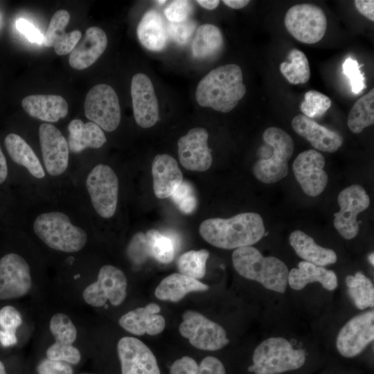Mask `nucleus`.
Masks as SVG:
<instances>
[{
  "instance_id": "obj_1",
  "label": "nucleus",
  "mask_w": 374,
  "mask_h": 374,
  "mask_svg": "<svg viewBox=\"0 0 374 374\" xmlns=\"http://www.w3.org/2000/svg\"><path fill=\"white\" fill-rule=\"evenodd\" d=\"M199 231L214 247L235 249L259 242L265 234V227L258 213L247 212L226 219L205 220L200 224Z\"/></svg>"
},
{
  "instance_id": "obj_2",
  "label": "nucleus",
  "mask_w": 374,
  "mask_h": 374,
  "mask_svg": "<svg viewBox=\"0 0 374 374\" xmlns=\"http://www.w3.org/2000/svg\"><path fill=\"white\" fill-rule=\"evenodd\" d=\"M245 93L241 68L229 64L206 75L197 86L195 97L200 106L227 113L237 106Z\"/></svg>"
},
{
  "instance_id": "obj_3",
  "label": "nucleus",
  "mask_w": 374,
  "mask_h": 374,
  "mask_svg": "<svg viewBox=\"0 0 374 374\" xmlns=\"http://www.w3.org/2000/svg\"><path fill=\"white\" fill-rule=\"evenodd\" d=\"M232 262L241 276L258 282L267 290L285 293L288 284L289 270L279 258L265 257L256 247L247 246L233 251Z\"/></svg>"
},
{
  "instance_id": "obj_4",
  "label": "nucleus",
  "mask_w": 374,
  "mask_h": 374,
  "mask_svg": "<svg viewBox=\"0 0 374 374\" xmlns=\"http://www.w3.org/2000/svg\"><path fill=\"white\" fill-rule=\"evenodd\" d=\"M33 231L48 247L66 253L80 251L87 240L85 231L73 224L68 215L60 211L39 215L34 221Z\"/></svg>"
},
{
  "instance_id": "obj_5",
  "label": "nucleus",
  "mask_w": 374,
  "mask_h": 374,
  "mask_svg": "<svg viewBox=\"0 0 374 374\" xmlns=\"http://www.w3.org/2000/svg\"><path fill=\"white\" fill-rule=\"evenodd\" d=\"M253 364L248 370L255 374H280L300 368L306 359L303 349H296L286 339L269 337L256 346Z\"/></svg>"
},
{
  "instance_id": "obj_6",
  "label": "nucleus",
  "mask_w": 374,
  "mask_h": 374,
  "mask_svg": "<svg viewBox=\"0 0 374 374\" xmlns=\"http://www.w3.org/2000/svg\"><path fill=\"white\" fill-rule=\"evenodd\" d=\"M262 138L272 148V155L258 160L253 166V172L256 178L262 183H276L288 174V161L294 150V141L288 133L276 127L266 129Z\"/></svg>"
},
{
  "instance_id": "obj_7",
  "label": "nucleus",
  "mask_w": 374,
  "mask_h": 374,
  "mask_svg": "<svg viewBox=\"0 0 374 374\" xmlns=\"http://www.w3.org/2000/svg\"><path fill=\"white\" fill-rule=\"evenodd\" d=\"M284 23L288 33L305 44L319 42L327 29V19L323 10L312 3L292 6L285 15Z\"/></svg>"
},
{
  "instance_id": "obj_8",
  "label": "nucleus",
  "mask_w": 374,
  "mask_h": 374,
  "mask_svg": "<svg viewBox=\"0 0 374 374\" xmlns=\"http://www.w3.org/2000/svg\"><path fill=\"white\" fill-rule=\"evenodd\" d=\"M179 330L192 346L204 350H217L226 346L229 339L224 328L193 310H186Z\"/></svg>"
},
{
  "instance_id": "obj_9",
  "label": "nucleus",
  "mask_w": 374,
  "mask_h": 374,
  "mask_svg": "<svg viewBox=\"0 0 374 374\" xmlns=\"http://www.w3.org/2000/svg\"><path fill=\"white\" fill-rule=\"evenodd\" d=\"M86 187L91 204L103 218L112 217L116 211L118 197V179L112 168L96 165L89 173Z\"/></svg>"
},
{
  "instance_id": "obj_10",
  "label": "nucleus",
  "mask_w": 374,
  "mask_h": 374,
  "mask_svg": "<svg viewBox=\"0 0 374 374\" xmlns=\"http://www.w3.org/2000/svg\"><path fill=\"white\" fill-rule=\"evenodd\" d=\"M86 117L107 132L115 130L121 122L118 96L109 85L99 84L87 93L84 101Z\"/></svg>"
},
{
  "instance_id": "obj_11",
  "label": "nucleus",
  "mask_w": 374,
  "mask_h": 374,
  "mask_svg": "<svg viewBox=\"0 0 374 374\" xmlns=\"http://www.w3.org/2000/svg\"><path fill=\"white\" fill-rule=\"evenodd\" d=\"M127 280L125 274L113 265H103L97 280L83 291L84 301L93 307H102L107 301L114 306L121 305L127 296Z\"/></svg>"
},
{
  "instance_id": "obj_12",
  "label": "nucleus",
  "mask_w": 374,
  "mask_h": 374,
  "mask_svg": "<svg viewBox=\"0 0 374 374\" xmlns=\"http://www.w3.org/2000/svg\"><path fill=\"white\" fill-rule=\"evenodd\" d=\"M337 201L340 210L334 215L335 228L344 239L351 240L359 233L357 217L369 206V196L362 186L355 184L342 190Z\"/></svg>"
},
{
  "instance_id": "obj_13",
  "label": "nucleus",
  "mask_w": 374,
  "mask_h": 374,
  "mask_svg": "<svg viewBox=\"0 0 374 374\" xmlns=\"http://www.w3.org/2000/svg\"><path fill=\"white\" fill-rule=\"evenodd\" d=\"M374 339V311L359 314L347 321L336 339L338 352L345 357L359 355Z\"/></svg>"
},
{
  "instance_id": "obj_14",
  "label": "nucleus",
  "mask_w": 374,
  "mask_h": 374,
  "mask_svg": "<svg viewBox=\"0 0 374 374\" xmlns=\"http://www.w3.org/2000/svg\"><path fill=\"white\" fill-rule=\"evenodd\" d=\"M31 285L30 267L23 257L10 253L0 259V299L22 297Z\"/></svg>"
},
{
  "instance_id": "obj_15",
  "label": "nucleus",
  "mask_w": 374,
  "mask_h": 374,
  "mask_svg": "<svg viewBox=\"0 0 374 374\" xmlns=\"http://www.w3.org/2000/svg\"><path fill=\"white\" fill-rule=\"evenodd\" d=\"M325 164L323 155L312 149L301 152L294 159L293 172L307 195L317 197L326 188L328 177L323 170Z\"/></svg>"
},
{
  "instance_id": "obj_16",
  "label": "nucleus",
  "mask_w": 374,
  "mask_h": 374,
  "mask_svg": "<svg viewBox=\"0 0 374 374\" xmlns=\"http://www.w3.org/2000/svg\"><path fill=\"white\" fill-rule=\"evenodd\" d=\"M117 351L121 374H161L154 353L139 339L122 337L118 342Z\"/></svg>"
},
{
  "instance_id": "obj_17",
  "label": "nucleus",
  "mask_w": 374,
  "mask_h": 374,
  "mask_svg": "<svg viewBox=\"0 0 374 374\" xmlns=\"http://www.w3.org/2000/svg\"><path fill=\"white\" fill-rule=\"evenodd\" d=\"M39 138L43 161L48 173L58 176L68 167L69 149L68 142L60 130L49 123L39 128Z\"/></svg>"
},
{
  "instance_id": "obj_18",
  "label": "nucleus",
  "mask_w": 374,
  "mask_h": 374,
  "mask_svg": "<svg viewBox=\"0 0 374 374\" xmlns=\"http://www.w3.org/2000/svg\"><path fill=\"white\" fill-rule=\"evenodd\" d=\"M208 134L206 129L195 127L178 141V157L182 166L189 170L206 171L213 162L208 146Z\"/></svg>"
},
{
  "instance_id": "obj_19",
  "label": "nucleus",
  "mask_w": 374,
  "mask_h": 374,
  "mask_svg": "<svg viewBox=\"0 0 374 374\" xmlns=\"http://www.w3.org/2000/svg\"><path fill=\"white\" fill-rule=\"evenodd\" d=\"M134 116L141 127L149 128L159 117V103L150 79L143 73L135 74L131 82Z\"/></svg>"
},
{
  "instance_id": "obj_20",
  "label": "nucleus",
  "mask_w": 374,
  "mask_h": 374,
  "mask_svg": "<svg viewBox=\"0 0 374 374\" xmlns=\"http://www.w3.org/2000/svg\"><path fill=\"white\" fill-rule=\"evenodd\" d=\"M292 129L305 139L317 150L332 153L342 145V136L328 128L318 124L303 114H298L292 121Z\"/></svg>"
},
{
  "instance_id": "obj_21",
  "label": "nucleus",
  "mask_w": 374,
  "mask_h": 374,
  "mask_svg": "<svg viewBox=\"0 0 374 374\" xmlns=\"http://www.w3.org/2000/svg\"><path fill=\"white\" fill-rule=\"evenodd\" d=\"M160 307L154 303L138 308L123 314L118 320L121 328L135 335H157L165 328L164 317L159 314Z\"/></svg>"
},
{
  "instance_id": "obj_22",
  "label": "nucleus",
  "mask_w": 374,
  "mask_h": 374,
  "mask_svg": "<svg viewBox=\"0 0 374 374\" xmlns=\"http://www.w3.org/2000/svg\"><path fill=\"white\" fill-rule=\"evenodd\" d=\"M107 46V37L105 31L97 26L90 27L70 53L69 64L77 70L85 69L100 57Z\"/></svg>"
},
{
  "instance_id": "obj_23",
  "label": "nucleus",
  "mask_w": 374,
  "mask_h": 374,
  "mask_svg": "<svg viewBox=\"0 0 374 374\" xmlns=\"http://www.w3.org/2000/svg\"><path fill=\"white\" fill-rule=\"evenodd\" d=\"M153 190L159 199L170 197L183 181V175L176 160L168 154L155 156L152 163Z\"/></svg>"
},
{
  "instance_id": "obj_24",
  "label": "nucleus",
  "mask_w": 374,
  "mask_h": 374,
  "mask_svg": "<svg viewBox=\"0 0 374 374\" xmlns=\"http://www.w3.org/2000/svg\"><path fill=\"white\" fill-rule=\"evenodd\" d=\"M69 21V12L66 10H58L51 17L44 36V45L47 47L53 46L55 52L59 55L70 53L82 37L78 30L65 32Z\"/></svg>"
},
{
  "instance_id": "obj_25",
  "label": "nucleus",
  "mask_w": 374,
  "mask_h": 374,
  "mask_svg": "<svg viewBox=\"0 0 374 374\" xmlns=\"http://www.w3.org/2000/svg\"><path fill=\"white\" fill-rule=\"evenodd\" d=\"M21 105L29 116L51 123L65 118L69 110L66 100L58 95L28 96L22 100Z\"/></svg>"
},
{
  "instance_id": "obj_26",
  "label": "nucleus",
  "mask_w": 374,
  "mask_h": 374,
  "mask_svg": "<svg viewBox=\"0 0 374 374\" xmlns=\"http://www.w3.org/2000/svg\"><path fill=\"white\" fill-rule=\"evenodd\" d=\"M316 282L329 291L335 290L338 286L336 274L324 267L301 261L298 264V268L289 271L288 284L294 290H301L308 284Z\"/></svg>"
},
{
  "instance_id": "obj_27",
  "label": "nucleus",
  "mask_w": 374,
  "mask_h": 374,
  "mask_svg": "<svg viewBox=\"0 0 374 374\" xmlns=\"http://www.w3.org/2000/svg\"><path fill=\"white\" fill-rule=\"evenodd\" d=\"M136 33L141 44L150 51H162L168 42L167 27L161 14L155 10H150L144 14Z\"/></svg>"
},
{
  "instance_id": "obj_28",
  "label": "nucleus",
  "mask_w": 374,
  "mask_h": 374,
  "mask_svg": "<svg viewBox=\"0 0 374 374\" xmlns=\"http://www.w3.org/2000/svg\"><path fill=\"white\" fill-rule=\"evenodd\" d=\"M289 242L296 253L304 261L317 266L325 267L337 260L335 251L318 245L314 239L300 230L291 233Z\"/></svg>"
},
{
  "instance_id": "obj_29",
  "label": "nucleus",
  "mask_w": 374,
  "mask_h": 374,
  "mask_svg": "<svg viewBox=\"0 0 374 374\" xmlns=\"http://www.w3.org/2000/svg\"><path fill=\"white\" fill-rule=\"evenodd\" d=\"M69 149L79 153L86 148H100L107 141L103 130L92 122L84 123L81 120H72L69 125Z\"/></svg>"
},
{
  "instance_id": "obj_30",
  "label": "nucleus",
  "mask_w": 374,
  "mask_h": 374,
  "mask_svg": "<svg viewBox=\"0 0 374 374\" xmlns=\"http://www.w3.org/2000/svg\"><path fill=\"white\" fill-rule=\"evenodd\" d=\"M209 287L197 279L179 273L164 278L157 287L154 294L162 301L178 302L193 292H204Z\"/></svg>"
},
{
  "instance_id": "obj_31",
  "label": "nucleus",
  "mask_w": 374,
  "mask_h": 374,
  "mask_svg": "<svg viewBox=\"0 0 374 374\" xmlns=\"http://www.w3.org/2000/svg\"><path fill=\"white\" fill-rule=\"evenodd\" d=\"M5 147L13 161L26 168L34 177L42 179L45 172L32 148L19 135L8 134L4 140Z\"/></svg>"
},
{
  "instance_id": "obj_32",
  "label": "nucleus",
  "mask_w": 374,
  "mask_h": 374,
  "mask_svg": "<svg viewBox=\"0 0 374 374\" xmlns=\"http://www.w3.org/2000/svg\"><path fill=\"white\" fill-rule=\"evenodd\" d=\"M223 44V36L218 27L211 24L201 25L192 43V55L199 60L214 57L222 51Z\"/></svg>"
},
{
  "instance_id": "obj_33",
  "label": "nucleus",
  "mask_w": 374,
  "mask_h": 374,
  "mask_svg": "<svg viewBox=\"0 0 374 374\" xmlns=\"http://www.w3.org/2000/svg\"><path fill=\"white\" fill-rule=\"evenodd\" d=\"M374 123V89L359 98L348 114L347 125L350 130L359 134Z\"/></svg>"
},
{
  "instance_id": "obj_34",
  "label": "nucleus",
  "mask_w": 374,
  "mask_h": 374,
  "mask_svg": "<svg viewBox=\"0 0 374 374\" xmlns=\"http://www.w3.org/2000/svg\"><path fill=\"white\" fill-rule=\"evenodd\" d=\"M346 285L350 298L358 309L373 308L374 287L370 278L357 271L355 275L346 276Z\"/></svg>"
},
{
  "instance_id": "obj_35",
  "label": "nucleus",
  "mask_w": 374,
  "mask_h": 374,
  "mask_svg": "<svg viewBox=\"0 0 374 374\" xmlns=\"http://www.w3.org/2000/svg\"><path fill=\"white\" fill-rule=\"evenodd\" d=\"M170 374H226L220 359L213 356L204 358L199 364L192 357L184 356L172 364Z\"/></svg>"
},
{
  "instance_id": "obj_36",
  "label": "nucleus",
  "mask_w": 374,
  "mask_h": 374,
  "mask_svg": "<svg viewBox=\"0 0 374 374\" xmlns=\"http://www.w3.org/2000/svg\"><path fill=\"white\" fill-rule=\"evenodd\" d=\"M287 58L290 62L280 64V71L287 80L293 84L306 83L310 78L308 60L304 53L297 48L289 51Z\"/></svg>"
},
{
  "instance_id": "obj_37",
  "label": "nucleus",
  "mask_w": 374,
  "mask_h": 374,
  "mask_svg": "<svg viewBox=\"0 0 374 374\" xmlns=\"http://www.w3.org/2000/svg\"><path fill=\"white\" fill-rule=\"evenodd\" d=\"M145 236L150 256L161 263L167 264L172 261L176 246L172 238L156 229L148 231Z\"/></svg>"
},
{
  "instance_id": "obj_38",
  "label": "nucleus",
  "mask_w": 374,
  "mask_h": 374,
  "mask_svg": "<svg viewBox=\"0 0 374 374\" xmlns=\"http://www.w3.org/2000/svg\"><path fill=\"white\" fill-rule=\"evenodd\" d=\"M209 256L206 249L190 250L181 254L177 261L179 274L194 278H202L206 274V263Z\"/></svg>"
},
{
  "instance_id": "obj_39",
  "label": "nucleus",
  "mask_w": 374,
  "mask_h": 374,
  "mask_svg": "<svg viewBox=\"0 0 374 374\" xmlns=\"http://www.w3.org/2000/svg\"><path fill=\"white\" fill-rule=\"evenodd\" d=\"M19 312L13 306L6 305L0 310V343L4 347L17 343L16 330L21 325Z\"/></svg>"
},
{
  "instance_id": "obj_40",
  "label": "nucleus",
  "mask_w": 374,
  "mask_h": 374,
  "mask_svg": "<svg viewBox=\"0 0 374 374\" xmlns=\"http://www.w3.org/2000/svg\"><path fill=\"white\" fill-rule=\"evenodd\" d=\"M50 330L59 344H73L77 337V330L71 319L66 314L57 313L50 321Z\"/></svg>"
},
{
  "instance_id": "obj_41",
  "label": "nucleus",
  "mask_w": 374,
  "mask_h": 374,
  "mask_svg": "<svg viewBox=\"0 0 374 374\" xmlns=\"http://www.w3.org/2000/svg\"><path fill=\"white\" fill-rule=\"evenodd\" d=\"M331 104V100L327 96L316 90H310L305 93L300 109L304 116L312 119L322 116Z\"/></svg>"
},
{
  "instance_id": "obj_42",
  "label": "nucleus",
  "mask_w": 374,
  "mask_h": 374,
  "mask_svg": "<svg viewBox=\"0 0 374 374\" xmlns=\"http://www.w3.org/2000/svg\"><path fill=\"white\" fill-rule=\"evenodd\" d=\"M170 197L178 209L184 214H190L197 208V195L193 186L188 181H183Z\"/></svg>"
},
{
  "instance_id": "obj_43",
  "label": "nucleus",
  "mask_w": 374,
  "mask_h": 374,
  "mask_svg": "<svg viewBox=\"0 0 374 374\" xmlns=\"http://www.w3.org/2000/svg\"><path fill=\"white\" fill-rule=\"evenodd\" d=\"M46 357L51 360L76 364L80 361L81 354L73 344L55 342L47 348Z\"/></svg>"
},
{
  "instance_id": "obj_44",
  "label": "nucleus",
  "mask_w": 374,
  "mask_h": 374,
  "mask_svg": "<svg viewBox=\"0 0 374 374\" xmlns=\"http://www.w3.org/2000/svg\"><path fill=\"white\" fill-rule=\"evenodd\" d=\"M343 73L350 80L352 92L358 94L366 88V79L355 59L347 57L342 64Z\"/></svg>"
},
{
  "instance_id": "obj_45",
  "label": "nucleus",
  "mask_w": 374,
  "mask_h": 374,
  "mask_svg": "<svg viewBox=\"0 0 374 374\" xmlns=\"http://www.w3.org/2000/svg\"><path fill=\"white\" fill-rule=\"evenodd\" d=\"M196 22L188 19L181 22H170L167 26L168 36L179 45L187 44L190 39L195 29Z\"/></svg>"
},
{
  "instance_id": "obj_46",
  "label": "nucleus",
  "mask_w": 374,
  "mask_h": 374,
  "mask_svg": "<svg viewBox=\"0 0 374 374\" xmlns=\"http://www.w3.org/2000/svg\"><path fill=\"white\" fill-rule=\"evenodd\" d=\"M193 10V6L191 1L176 0L166 8L164 14L170 22H181L189 19Z\"/></svg>"
},
{
  "instance_id": "obj_47",
  "label": "nucleus",
  "mask_w": 374,
  "mask_h": 374,
  "mask_svg": "<svg viewBox=\"0 0 374 374\" xmlns=\"http://www.w3.org/2000/svg\"><path fill=\"white\" fill-rule=\"evenodd\" d=\"M130 259L136 264L143 263L149 255L145 234L137 233L134 235L127 247Z\"/></svg>"
},
{
  "instance_id": "obj_48",
  "label": "nucleus",
  "mask_w": 374,
  "mask_h": 374,
  "mask_svg": "<svg viewBox=\"0 0 374 374\" xmlns=\"http://www.w3.org/2000/svg\"><path fill=\"white\" fill-rule=\"evenodd\" d=\"M39 374H73L72 367L67 363L46 359L37 366Z\"/></svg>"
},
{
  "instance_id": "obj_49",
  "label": "nucleus",
  "mask_w": 374,
  "mask_h": 374,
  "mask_svg": "<svg viewBox=\"0 0 374 374\" xmlns=\"http://www.w3.org/2000/svg\"><path fill=\"white\" fill-rule=\"evenodd\" d=\"M16 28L21 34L33 43L41 44L44 41V35L33 24L25 19L20 18L16 21Z\"/></svg>"
},
{
  "instance_id": "obj_50",
  "label": "nucleus",
  "mask_w": 374,
  "mask_h": 374,
  "mask_svg": "<svg viewBox=\"0 0 374 374\" xmlns=\"http://www.w3.org/2000/svg\"><path fill=\"white\" fill-rule=\"evenodd\" d=\"M355 5L357 10L369 20L374 21V1L373 0H355Z\"/></svg>"
},
{
  "instance_id": "obj_51",
  "label": "nucleus",
  "mask_w": 374,
  "mask_h": 374,
  "mask_svg": "<svg viewBox=\"0 0 374 374\" xmlns=\"http://www.w3.org/2000/svg\"><path fill=\"white\" fill-rule=\"evenodd\" d=\"M8 176L6 159L0 146V184L4 182Z\"/></svg>"
},
{
  "instance_id": "obj_52",
  "label": "nucleus",
  "mask_w": 374,
  "mask_h": 374,
  "mask_svg": "<svg viewBox=\"0 0 374 374\" xmlns=\"http://www.w3.org/2000/svg\"><path fill=\"white\" fill-rule=\"evenodd\" d=\"M222 2L233 9H240L248 5L249 0H224Z\"/></svg>"
},
{
  "instance_id": "obj_53",
  "label": "nucleus",
  "mask_w": 374,
  "mask_h": 374,
  "mask_svg": "<svg viewBox=\"0 0 374 374\" xmlns=\"http://www.w3.org/2000/svg\"><path fill=\"white\" fill-rule=\"evenodd\" d=\"M197 2L207 10H213L216 8L220 3V1L218 0H198Z\"/></svg>"
},
{
  "instance_id": "obj_54",
  "label": "nucleus",
  "mask_w": 374,
  "mask_h": 374,
  "mask_svg": "<svg viewBox=\"0 0 374 374\" xmlns=\"http://www.w3.org/2000/svg\"><path fill=\"white\" fill-rule=\"evenodd\" d=\"M0 374H6L5 366L1 361H0Z\"/></svg>"
},
{
  "instance_id": "obj_55",
  "label": "nucleus",
  "mask_w": 374,
  "mask_h": 374,
  "mask_svg": "<svg viewBox=\"0 0 374 374\" xmlns=\"http://www.w3.org/2000/svg\"><path fill=\"white\" fill-rule=\"evenodd\" d=\"M373 253H370L369 256H368V260L370 261V263L373 265H374V260H373Z\"/></svg>"
},
{
  "instance_id": "obj_56",
  "label": "nucleus",
  "mask_w": 374,
  "mask_h": 374,
  "mask_svg": "<svg viewBox=\"0 0 374 374\" xmlns=\"http://www.w3.org/2000/svg\"><path fill=\"white\" fill-rule=\"evenodd\" d=\"M155 2L158 3L159 4H164L166 3V1H156Z\"/></svg>"
},
{
  "instance_id": "obj_57",
  "label": "nucleus",
  "mask_w": 374,
  "mask_h": 374,
  "mask_svg": "<svg viewBox=\"0 0 374 374\" xmlns=\"http://www.w3.org/2000/svg\"><path fill=\"white\" fill-rule=\"evenodd\" d=\"M82 374H91V373H82Z\"/></svg>"
}]
</instances>
